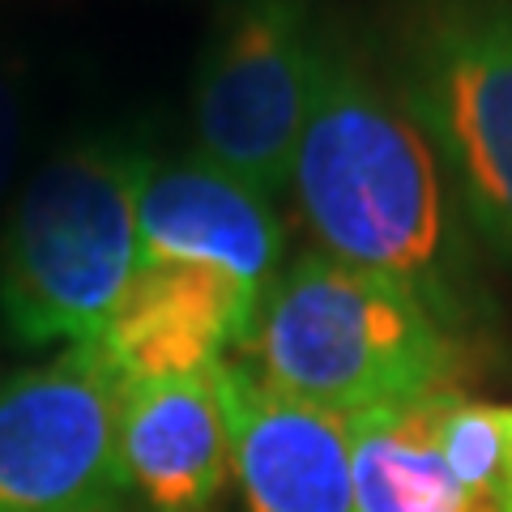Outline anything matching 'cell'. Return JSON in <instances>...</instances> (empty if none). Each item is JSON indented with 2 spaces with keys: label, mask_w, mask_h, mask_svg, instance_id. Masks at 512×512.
<instances>
[{
  "label": "cell",
  "mask_w": 512,
  "mask_h": 512,
  "mask_svg": "<svg viewBox=\"0 0 512 512\" xmlns=\"http://www.w3.org/2000/svg\"><path fill=\"white\" fill-rule=\"evenodd\" d=\"M350 453L359 512H500L448 470L436 444V393L350 414Z\"/></svg>",
  "instance_id": "8fae6325"
},
{
  "label": "cell",
  "mask_w": 512,
  "mask_h": 512,
  "mask_svg": "<svg viewBox=\"0 0 512 512\" xmlns=\"http://www.w3.org/2000/svg\"><path fill=\"white\" fill-rule=\"evenodd\" d=\"M231 474L218 372L124 384L120 478L154 512H210Z\"/></svg>",
  "instance_id": "30bf717a"
},
{
  "label": "cell",
  "mask_w": 512,
  "mask_h": 512,
  "mask_svg": "<svg viewBox=\"0 0 512 512\" xmlns=\"http://www.w3.org/2000/svg\"><path fill=\"white\" fill-rule=\"evenodd\" d=\"M397 103L419 124L470 235L512 261V0H414Z\"/></svg>",
  "instance_id": "277c9868"
},
{
  "label": "cell",
  "mask_w": 512,
  "mask_h": 512,
  "mask_svg": "<svg viewBox=\"0 0 512 512\" xmlns=\"http://www.w3.org/2000/svg\"><path fill=\"white\" fill-rule=\"evenodd\" d=\"M291 184L320 252L402 286L470 350L491 333L483 291L444 171L397 94L376 90L325 43Z\"/></svg>",
  "instance_id": "6da1fadb"
},
{
  "label": "cell",
  "mask_w": 512,
  "mask_h": 512,
  "mask_svg": "<svg viewBox=\"0 0 512 512\" xmlns=\"http://www.w3.org/2000/svg\"><path fill=\"white\" fill-rule=\"evenodd\" d=\"M22 133H26V107H22V90L18 82L0 69V192L9 188L13 167L22 154Z\"/></svg>",
  "instance_id": "4fadbf2b"
},
{
  "label": "cell",
  "mask_w": 512,
  "mask_h": 512,
  "mask_svg": "<svg viewBox=\"0 0 512 512\" xmlns=\"http://www.w3.org/2000/svg\"><path fill=\"white\" fill-rule=\"evenodd\" d=\"M436 444L461 483L500 504L508 474V423L504 406L478 402L457 389L436 393Z\"/></svg>",
  "instance_id": "7c38bea8"
},
{
  "label": "cell",
  "mask_w": 512,
  "mask_h": 512,
  "mask_svg": "<svg viewBox=\"0 0 512 512\" xmlns=\"http://www.w3.org/2000/svg\"><path fill=\"white\" fill-rule=\"evenodd\" d=\"M248 346L265 384L346 419L453 389L474 367V350L410 291L325 252L278 269Z\"/></svg>",
  "instance_id": "7a4b0ae2"
},
{
  "label": "cell",
  "mask_w": 512,
  "mask_h": 512,
  "mask_svg": "<svg viewBox=\"0 0 512 512\" xmlns=\"http://www.w3.org/2000/svg\"><path fill=\"white\" fill-rule=\"evenodd\" d=\"M90 512H107V508H90Z\"/></svg>",
  "instance_id": "9a60e30c"
},
{
  "label": "cell",
  "mask_w": 512,
  "mask_h": 512,
  "mask_svg": "<svg viewBox=\"0 0 512 512\" xmlns=\"http://www.w3.org/2000/svg\"><path fill=\"white\" fill-rule=\"evenodd\" d=\"M325 43L308 0H235L205 52L192 124L205 163L265 197L291 184Z\"/></svg>",
  "instance_id": "5b68a950"
},
{
  "label": "cell",
  "mask_w": 512,
  "mask_h": 512,
  "mask_svg": "<svg viewBox=\"0 0 512 512\" xmlns=\"http://www.w3.org/2000/svg\"><path fill=\"white\" fill-rule=\"evenodd\" d=\"M261 299L214 265L150 261L137 265L99 346L124 384L205 376L231 363L235 346L252 342Z\"/></svg>",
  "instance_id": "ba28073f"
},
{
  "label": "cell",
  "mask_w": 512,
  "mask_h": 512,
  "mask_svg": "<svg viewBox=\"0 0 512 512\" xmlns=\"http://www.w3.org/2000/svg\"><path fill=\"white\" fill-rule=\"evenodd\" d=\"M150 158L86 141L43 163L0 235V312L22 346L99 342L137 274V197Z\"/></svg>",
  "instance_id": "3957f363"
},
{
  "label": "cell",
  "mask_w": 512,
  "mask_h": 512,
  "mask_svg": "<svg viewBox=\"0 0 512 512\" xmlns=\"http://www.w3.org/2000/svg\"><path fill=\"white\" fill-rule=\"evenodd\" d=\"M504 423H508V474L500 491V512H512V406H504Z\"/></svg>",
  "instance_id": "5bb4252c"
},
{
  "label": "cell",
  "mask_w": 512,
  "mask_h": 512,
  "mask_svg": "<svg viewBox=\"0 0 512 512\" xmlns=\"http://www.w3.org/2000/svg\"><path fill=\"white\" fill-rule=\"evenodd\" d=\"M124 376L99 342L0 380V512L107 508L120 478Z\"/></svg>",
  "instance_id": "8992f818"
},
{
  "label": "cell",
  "mask_w": 512,
  "mask_h": 512,
  "mask_svg": "<svg viewBox=\"0 0 512 512\" xmlns=\"http://www.w3.org/2000/svg\"><path fill=\"white\" fill-rule=\"evenodd\" d=\"M218 389L248 512H359L346 414L295 402L244 363H222Z\"/></svg>",
  "instance_id": "52a82bcc"
},
{
  "label": "cell",
  "mask_w": 512,
  "mask_h": 512,
  "mask_svg": "<svg viewBox=\"0 0 512 512\" xmlns=\"http://www.w3.org/2000/svg\"><path fill=\"white\" fill-rule=\"evenodd\" d=\"M150 261L214 265L265 295L282 269L274 197L205 158L150 167L137 197V265Z\"/></svg>",
  "instance_id": "9c48e42d"
}]
</instances>
